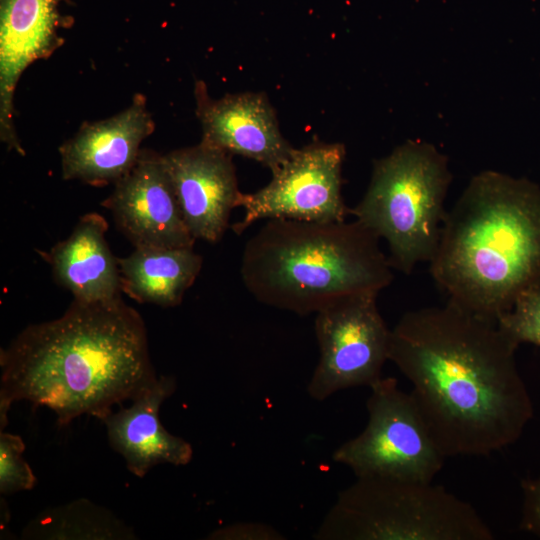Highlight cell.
I'll use <instances>...</instances> for the list:
<instances>
[{
	"label": "cell",
	"instance_id": "cell-14",
	"mask_svg": "<svg viewBox=\"0 0 540 540\" xmlns=\"http://www.w3.org/2000/svg\"><path fill=\"white\" fill-rule=\"evenodd\" d=\"M61 0H0V138L24 155L14 127L13 97L24 70L62 45Z\"/></svg>",
	"mask_w": 540,
	"mask_h": 540
},
{
	"label": "cell",
	"instance_id": "cell-7",
	"mask_svg": "<svg viewBox=\"0 0 540 540\" xmlns=\"http://www.w3.org/2000/svg\"><path fill=\"white\" fill-rule=\"evenodd\" d=\"M369 388L364 430L341 444L332 459L356 477L432 482L446 458L411 394L393 377H381Z\"/></svg>",
	"mask_w": 540,
	"mask_h": 540
},
{
	"label": "cell",
	"instance_id": "cell-16",
	"mask_svg": "<svg viewBox=\"0 0 540 540\" xmlns=\"http://www.w3.org/2000/svg\"><path fill=\"white\" fill-rule=\"evenodd\" d=\"M106 219L91 212L83 215L71 234L45 254L55 281L75 301L106 302L121 297V275L105 234Z\"/></svg>",
	"mask_w": 540,
	"mask_h": 540
},
{
	"label": "cell",
	"instance_id": "cell-13",
	"mask_svg": "<svg viewBox=\"0 0 540 540\" xmlns=\"http://www.w3.org/2000/svg\"><path fill=\"white\" fill-rule=\"evenodd\" d=\"M154 128L146 98L140 93L122 112L105 120L83 123L59 148L63 179L94 186L115 183L133 168L142 141Z\"/></svg>",
	"mask_w": 540,
	"mask_h": 540
},
{
	"label": "cell",
	"instance_id": "cell-1",
	"mask_svg": "<svg viewBox=\"0 0 540 540\" xmlns=\"http://www.w3.org/2000/svg\"><path fill=\"white\" fill-rule=\"evenodd\" d=\"M518 346L497 322L448 300L406 312L391 329L389 360L445 458L487 456L522 435L534 409Z\"/></svg>",
	"mask_w": 540,
	"mask_h": 540
},
{
	"label": "cell",
	"instance_id": "cell-6",
	"mask_svg": "<svg viewBox=\"0 0 540 540\" xmlns=\"http://www.w3.org/2000/svg\"><path fill=\"white\" fill-rule=\"evenodd\" d=\"M317 540H493L477 510L445 487L357 477L338 495Z\"/></svg>",
	"mask_w": 540,
	"mask_h": 540
},
{
	"label": "cell",
	"instance_id": "cell-5",
	"mask_svg": "<svg viewBox=\"0 0 540 540\" xmlns=\"http://www.w3.org/2000/svg\"><path fill=\"white\" fill-rule=\"evenodd\" d=\"M451 179L448 158L423 141L409 140L374 161L368 188L350 214L386 241L393 269L409 275L433 259Z\"/></svg>",
	"mask_w": 540,
	"mask_h": 540
},
{
	"label": "cell",
	"instance_id": "cell-22",
	"mask_svg": "<svg viewBox=\"0 0 540 540\" xmlns=\"http://www.w3.org/2000/svg\"><path fill=\"white\" fill-rule=\"evenodd\" d=\"M208 539L215 540H283L276 529L263 523L244 522L216 529Z\"/></svg>",
	"mask_w": 540,
	"mask_h": 540
},
{
	"label": "cell",
	"instance_id": "cell-11",
	"mask_svg": "<svg viewBox=\"0 0 540 540\" xmlns=\"http://www.w3.org/2000/svg\"><path fill=\"white\" fill-rule=\"evenodd\" d=\"M162 159L193 238L220 241L241 194L232 154L201 141Z\"/></svg>",
	"mask_w": 540,
	"mask_h": 540
},
{
	"label": "cell",
	"instance_id": "cell-10",
	"mask_svg": "<svg viewBox=\"0 0 540 540\" xmlns=\"http://www.w3.org/2000/svg\"><path fill=\"white\" fill-rule=\"evenodd\" d=\"M102 202L135 248L193 247L162 155L141 149L133 168Z\"/></svg>",
	"mask_w": 540,
	"mask_h": 540
},
{
	"label": "cell",
	"instance_id": "cell-8",
	"mask_svg": "<svg viewBox=\"0 0 540 540\" xmlns=\"http://www.w3.org/2000/svg\"><path fill=\"white\" fill-rule=\"evenodd\" d=\"M377 295L346 296L316 313L320 356L307 385L313 400L324 401L348 388L370 387L382 377L391 329L379 312Z\"/></svg>",
	"mask_w": 540,
	"mask_h": 540
},
{
	"label": "cell",
	"instance_id": "cell-18",
	"mask_svg": "<svg viewBox=\"0 0 540 540\" xmlns=\"http://www.w3.org/2000/svg\"><path fill=\"white\" fill-rule=\"evenodd\" d=\"M26 539H135L131 527L112 512L78 499L41 513L23 530Z\"/></svg>",
	"mask_w": 540,
	"mask_h": 540
},
{
	"label": "cell",
	"instance_id": "cell-21",
	"mask_svg": "<svg viewBox=\"0 0 540 540\" xmlns=\"http://www.w3.org/2000/svg\"><path fill=\"white\" fill-rule=\"evenodd\" d=\"M520 528L540 538V474L521 482Z\"/></svg>",
	"mask_w": 540,
	"mask_h": 540
},
{
	"label": "cell",
	"instance_id": "cell-3",
	"mask_svg": "<svg viewBox=\"0 0 540 540\" xmlns=\"http://www.w3.org/2000/svg\"><path fill=\"white\" fill-rule=\"evenodd\" d=\"M430 274L448 301L497 322L540 281V186L475 175L446 212Z\"/></svg>",
	"mask_w": 540,
	"mask_h": 540
},
{
	"label": "cell",
	"instance_id": "cell-12",
	"mask_svg": "<svg viewBox=\"0 0 540 540\" xmlns=\"http://www.w3.org/2000/svg\"><path fill=\"white\" fill-rule=\"evenodd\" d=\"M194 92L202 142L255 160L271 172L293 154L295 148L282 136L264 93L226 94L213 99L203 81L196 82Z\"/></svg>",
	"mask_w": 540,
	"mask_h": 540
},
{
	"label": "cell",
	"instance_id": "cell-15",
	"mask_svg": "<svg viewBox=\"0 0 540 540\" xmlns=\"http://www.w3.org/2000/svg\"><path fill=\"white\" fill-rule=\"evenodd\" d=\"M175 389V377H157L131 406L111 411L101 419L110 446L136 477H144L159 464L187 465L193 457L191 444L169 433L160 422L161 405Z\"/></svg>",
	"mask_w": 540,
	"mask_h": 540
},
{
	"label": "cell",
	"instance_id": "cell-9",
	"mask_svg": "<svg viewBox=\"0 0 540 540\" xmlns=\"http://www.w3.org/2000/svg\"><path fill=\"white\" fill-rule=\"evenodd\" d=\"M345 148L340 143L314 142L294 150L272 172L263 188L239 196L243 218L232 226L236 234L262 219L340 222L350 213L342 197Z\"/></svg>",
	"mask_w": 540,
	"mask_h": 540
},
{
	"label": "cell",
	"instance_id": "cell-4",
	"mask_svg": "<svg viewBox=\"0 0 540 540\" xmlns=\"http://www.w3.org/2000/svg\"><path fill=\"white\" fill-rule=\"evenodd\" d=\"M380 238L357 220L268 219L246 242L245 288L260 303L305 316L350 295L374 293L393 281Z\"/></svg>",
	"mask_w": 540,
	"mask_h": 540
},
{
	"label": "cell",
	"instance_id": "cell-17",
	"mask_svg": "<svg viewBox=\"0 0 540 540\" xmlns=\"http://www.w3.org/2000/svg\"><path fill=\"white\" fill-rule=\"evenodd\" d=\"M118 263L122 291L130 298L174 307L195 282L203 259L193 247H144L118 258Z\"/></svg>",
	"mask_w": 540,
	"mask_h": 540
},
{
	"label": "cell",
	"instance_id": "cell-20",
	"mask_svg": "<svg viewBox=\"0 0 540 540\" xmlns=\"http://www.w3.org/2000/svg\"><path fill=\"white\" fill-rule=\"evenodd\" d=\"M25 444L19 435L0 432V494L31 490L37 478L23 457Z\"/></svg>",
	"mask_w": 540,
	"mask_h": 540
},
{
	"label": "cell",
	"instance_id": "cell-19",
	"mask_svg": "<svg viewBox=\"0 0 540 540\" xmlns=\"http://www.w3.org/2000/svg\"><path fill=\"white\" fill-rule=\"evenodd\" d=\"M497 323L518 345L529 343L540 347V281L524 291Z\"/></svg>",
	"mask_w": 540,
	"mask_h": 540
},
{
	"label": "cell",
	"instance_id": "cell-2",
	"mask_svg": "<svg viewBox=\"0 0 540 540\" xmlns=\"http://www.w3.org/2000/svg\"><path fill=\"white\" fill-rule=\"evenodd\" d=\"M0 427L16 401L46 406L66 426L101 420L156 379L141 315L122 298L73 300L54 320L23 329L0 353Z\"/></svg>",
	"mask_w": 540,
	"mask_h": 540
}]
</instances>
